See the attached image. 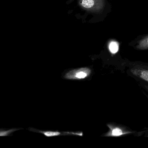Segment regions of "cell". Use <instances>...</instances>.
I'll return each mask as SVG.
<instances>
[{
    "label": "cell",
    "mask_w": 148,
    "mask_h": 148,
    "mask_svg": "<svg viewBox=\"0 0 148 148\" xmlns=\"http://www.w3.org/2000/svg\"><path fill=\"white\" fill-rule=\"evenodd\" d=\"M103 0H82L81 5L84 8L90 10H99L103 6Z\"/></svg>",
    "instance_id": "7a4b0ae2"
},
{
    "label": "cell",
    "mask_w": 148,
    "mask_h": 148,
    "mask_svg": "<svg viewBox=\"0 0 148 148\" xmlns=\"http://www.w3.org/2000/svg\"><path fill=\"white\" fill-rule=\"evenodd\" d=\"M111 130L109 133V135L107 136H119L121 135L125 134L124 132L119 127H114L111 128Z\"/></svg>",
    "instance_id": "3957f363"
},
{
    "label": "cell",
    "mask_w": 148,
    "mask_h": 148,
    "mask_svg": "<svg viewBox=\"0 0 148 148\" xmlns=\"http://www.w3.org/2000/svg\"><path fill=\"white\" fill-rule=\"evenodd\" d=\"M91 71L88 68H81L75 69L69 72L65 75V77L68 79H83L90 75Z\"/></svg>",
    "instance_id": "6da1fadb"
},
{
    "label": "cell",
    "mask_w": 148,
    "mask_h": 148,
    "mask_svg": "<svg viewBox=\"0 0 148 148\" xmlns=\"http://www.w3.org/2000/svg\"><path fill=\"white\" fill-rule=\"evenodd\" d=\"M140 46L141 48H147L148 47V41H147V38L143 41H142L140 44Z\"/></svg>",
    "instance_id": "52a82bcc"
},
{
    "label": "cell",
    "mask_w": 148,
    "mask_h": 148,
    "mask_svg": "<svg viewBox=\"0 0 148 148\" xmlns=\"http://www.w3.org/2000/svg\"><path fill=\"white\" fill-rule=\"evenodd\" d=\"M140 77L143 79L148 82V71L147 70L145 71H141L139 74Z\"/></svg>",
    "instance_id": "8992f818"
},
{
    "label": "cell",
    "mask_w": 148,
    "mask_h": 148,
    "mask_svg": "<svg viewBox=\"0 0 148 148\" xmlns=\"http://www.w3.org/2000/svg\"><path fill=\"white\" fill-rule=\"evenodd\" d=\"M21 129V128H13L7 130L0 129V136H8L11 135L14 132Z\"/></svg>",
    "instance_id": "277c9868"
},
{
    "label": "cell",
    "mask_w": 148,
    "mask_h": 148,
    "mask_svg": "<svg viewBox=\"0 0 148 148\" xmlns=\"http://www.w3.org/2000/svg\"><path fill=\"white\" fill-rule=\"evenodd\" d=\"M109 49L112 53L114 54L117 52L119 50V45L117 42L112 41L109 45Z\"/></svg>",
    "instance_id": "5b68a950"
}]
</instances>
